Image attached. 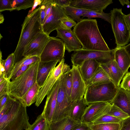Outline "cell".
I'll list each match as a JSON object with an SVG mask.
<instances>
[{
	"label": "cell",
	"mask_w": 130,
	"mask_h": 130,
	"mask_svg": "<svg viewBox=\"0 0 130 130\" xmlns=\"http://www.w3.org/2000/svg\"><path fill=\"white\" fill-rule=\"evenodd\" d=\"M72 31L83 49L100 51L110 50L99 31L96 19H83L77 23Z\"/></svg>",
	"instance_id": "obj_1"
},
{
	"label": "cell",
	"mask_w": 130,
	"mask_h": 130,
	"mask_svg": "<svg viewBox=\"0 0 130 130\" xmlns=\"http://www.w3.org/2000/svg\"><path fill=\"white\" fill-rule=\"evenodd\" d=\"M22 26L19 39L13 53L15 63L25 58L23 54L26 48L39 33L43 31L40 7L27 15Z\"/></svg>",
	"instance_id": "obj_2"
},
{
	"label": "cell",
	"mask_w": 130,
	"mask_h": 130,
	"mask_svg": "<svg viewBox=\"0 0 130 130\" xmlns=\"http://www.w3.org/2000/svg\"><path fill=\"white\" fill-rule=\"evenodd\" d=\"M30 125L26 107L17 100L0 118V130H26Z\"/></svg>",
	"instance_id": "obj_3"
},
{
	"label": "cell",
	"mask_w": 130,
	"mask_h": 130,
	"mask_svg": "<svg viewBox=\"0 0 130 130\" xmlns=\"http://www.w3.org/2000/svg\"><path fill=\"white\" fill-rule=\"evenodd\" d=\"M40 61L30 65L24 73L15 79L9 81L7 93L10 96L20 101L28 90L36 82Z\"/></svg>",
	"instance_id": "obj_4"
},
{
	"label": "cell",
	"mask_w": 130,
	"mask_h": 130,
	"mask_svg": "<svg viewBox=\"0 0 130 130\" xmlns=\"http://www.w3.org/2000/svg\"><path fill=\"white\" fill-rule=\"evenodd\" d=\"M118 87L112 81L87 87L84 99L87 105L94 103H111L116 95Z\"/></svg>",
	"instance_id": "obj_5"
},
{
	"label": "cell",
	"mask_w": 130,
	"mask_h": 130,
	"mask_svg": "<svg viewBox=\"0 0 130 130\" xmlns=\"http://www.w3.org/2000/svg\"><path fill=\"white\" fill-rule=\"evenodd\" d=\"M111 24L115 39L117 47H123L130 41V29L126 23L122 8L111 10Z\"/></svg>",
	"instance_id": "obj_6"
},
{
	"label": "cell",
	"mask_w": 130,
	"mask_h": 130,
	"mask_svg": "<svg viewBox=\"0 0 130 130\" xmlns=\"http://www.w3.org/2000/svg\"><path fill=\"white\" fill-rule=\"evenodd\" d=\"M117 49L106 51L88 50L82 48L74 51L72 54L71 60L72 65L79 66L84 61L94 59L100 64L107 63L114 59L115 52Z\"/></svg>",
	"instance_id": "obj_7"
},
{
	"label": "cell",
	"mask_w": 130,
	"mask_h": 130,
	"mask_svg": "<svg viewBox=\"0 0 130 130\" xmlns=\"http://www.w3.org/2000/svg\"><path fill=\"white\" fill-rule=\"evenodd\" d=\"M76 101L70 102L66 98L64 91L63 74L60 77L56 105L51 122L57 121L69 117Z\"/></svg>",
	"instance_id": "obj_8"
},
{
	"label": "cell",
	"mask_w": 130,
	"mask_h": 130,
	"mask_svg": "<svg viewBox=\"0 0 130 130\" xmlns=\"http://www.w3.org/2000/svg\"><path fill=\"white\" fill-rule=\"evenodd\" d=\"M65 50V45L61 39L50 37L40 57V61L59 62L64 58Z\"/></svg>",
	"instance_id": "obj_9"
},
{
	"label": "cell",
	"mask_w": 130,
	"mask_h": 130,
	"mask_svg": "<svg viewBox=\"0 0 130 130\" xmlns=\"http://www.w3.org/2000/svg\"><path fill=\"white\" fill-rule=\"evenodd\" d=\"M64 61L63 58L53 69L47 80L41 88L35 102V105L37 106L38 107L40 105L61 76L71 69L69 65L64 63Z\"/></svg>",
	"instance_id": "obj_10"
},
{
	"label": "cell",
	"mask_w": 130,
	"mask_h": 130,
	"mask_svg": "<svg viewBox=\"0 0 130 130\" xmlns=\"http://www.w3.org/2000/svg\"><path fill=\"white\" fill-rule=\"evenodd\" d=\"M67 16L63 7L55 4L53 0L51 12L42 25L43 31L49 36L52 31L60 27L61 19Z\"/></svg>",
	"instance_id": "obj_11"
},
{
	"label": "cell",
	"mask_w": 130,
	"mask_h": 130,
	"mask_svg": "<svg viewBox=\"0 0 130 130\" xmlns=\"http://www.w3.org/2000/svg\"><path fill=\"white\" fill-rule=\"evenodd\" d=\"M111 105L109 102H95L89 104L86 108L82 122L91 125L94 121L107 113Z\"/></svg>",
	"instance_id": "obj_12"
},
{
	"label": "cell",
	"mask_w": 130,
	"mask_h": 130,
	"mask_svg": "<svg viewBox=\"0 0 130 130\" xmlns=\"http://www.w3.org/2000/svg\"><path fill=\"white\" fill-rule=\"evenodd\" d=\"M72 84L71 95L72 101H76L83 98L86 89V84L79 71L78 66L72 65Z\"/></svg>",
	"instance_id": "obj_13"
},
{
	"label": "cell",
	"mask_w": 130,
	"mask_h": 130,
	"mask_svg": "<svg viewBox=\"0 0 130 130\" xmlns=\"http://www.w3.org/2000/svg\"><path fill=\"white\" fill-rule=\"evenodd\" d=\"M50 37L43 31L39 33L26 48L23 54L24 57H40Z\"/></svg>",
	"instance_id": "obj_14"
},
{
	"label": "cell",
	"mask_w": 130,
	"mask_h": 130,
	"mask_svg": "<svg viewBox=\"0 0 130 130\" xmlns=\"http://www.w3.org/2000/svg\"><path fill=\"white\" fill-rule=\"evenodd\" d=\"M56 38L61 39L65 45L66 50L70 53L82 48V46L71 29L60 27L57 30Z\"/></svg>",
	"instance_id": "obj_15"
},
{
	"label": "cell",
	"mask_w": 130,
	"mask_h": 130,
	"mask_svg": "<svg viewBox=\"0 0 130 130\" xmlns=\"http://www.w3.org/2000/svg\"><path fill=\"white\" fill-rule=\"evenodd\" d=\"M60 83V78L47 95L43 110L41 114L50 123L52 120L55 108Z\"/></svg>",
	"instance_id": "obj_16"
},
{
	"label": "cell",
	"mask_w": 130,
	"mask_h": 130,
	"mask_svg": "<svg viewBox=\"0 0 130 130\" xmlns=\"http://www.w3.org/2000/svg\"><path fill=\"white\" fill-rule=\"evenodd\" d=\"M112 0H71L70 6L98 12L103 11Z\"/></svg>",
	"instance_id": "obj_17"
},
{
	"label": "cell",
	"mask_w": 130,
	"mask_h": 130,
	"mask_svg": "<svg viewBox=\"0 0 130 130\" xmlns=\"http://www.w3.org/2000/svg\"><path fill=\"white\" fill-rule=\"evenodd\" d=\"M100 66L107 74L111 80L118 87L124 75L122 70L114 60Z\"/></svg>",
	"instance_id": "obj_18"
},
{
	"label": "cell",
	"mask_w": 130,
	"mask_h": 130,
	"mask_svg": "<svg viewBox=\"0 0 130 130\" xmlns=\"http://www.w3.org/2000/svg\"><path fill=\"white\" fill-rule=\"evenodd\" d=\"M110 103L120 108L130 117V92L118 87L116 94Z\"/></svg>",
	"instance_id": "obj_19"
},
{
	"label": "cell",
	"mask_w": 130,
	"mask_h": 130,
	"mask_svg": "<svg viewBox=\"0 0 130 130\" xmlns=\"http://www.w3.org/2000/svg\"><path fill=\"white\" fill-rule=\"evenodd\" d=\"M58 62V61L48 62L40 61H39L37 71L36 82L41 88Z\"/></svg>",
	"instance_id": "obj_20"
},
{
	"label": "cell",
	"mask_w": 130,
	"mask_h": 130,
	"mask_svg": "<svg viewBox=\"0 0 130 130\" xmlns=\"http://www.w3.org/2000/svg\"><path fill=\"white\" fill-rule=\"evenodd\" d=\"M100 64L96 60L89 59L84 61L79 66L80 73L86 84L95 74Z\"/></svg>",
	"instance_id": "obj_21"
},
{
	"label": "cell",
	"mask_w": 130,
	"mask_h": 130,
	"mask_svg": "<svg viewBox=\"0 0 130 130\" xmlns=\"http://www.w3.org/2000/svg\"><path fill=\"white\" fill-rule=\"evenodd\" d=\"M82 123L69 117L57 121L51 122L50 123L49 130H74Z\"/></svg>",
	"instance_id": "obj_22"
},
{
	"label": "cell",
	"mask_w": 130,
	"mask_h": 130,
	"mask_svg": "<svg viewBox=\"0 0 130 130\" xmlns=\"http://www.w3.org/2000/svg\"><path fill=\"white\" fill-rule=\"evenodd\" d=\"M114 60L125 75L130 67V58L124 46L117 48L115 53Z\"/></svg>",
	"instance_id": "obj_23"
},
{
	"label": "cell",
	"mask_w": 130,
	"mask_h": 130,
	"mask_svg": "<svg viewBox=\"0 0 130 130\" xmlns=\"http://www.w3.org/2000/svg\"><path fill=\"white\" fill-rule=\"evenodd\" d=\"M87 105L84 98L76 101L69 117L75 121L82 122V118Z\"/></svg>",
	"instance_id": "obj_24"
},
{
	"label": "cell",
	"mask_w": 130,
	"mask_h": 130,
	"mask_svg": "<svg viewBox=\"0 0 130 130\" xmlns=\"http://www.w3.org/2000/svg\"><path fill=\"white\" fill-rule=\"evenodd\" d=\"M41 88L36 82L28 90L20 102L26 107L30 106L36 102Z\"/></svg>",
	"instance_id": "obj_25"
},
{
	"label": "cell",
	"mask_w": 130,
	"mask_h": 130,
	"mask_svg": "<svg viewBox=\"0 0 130 130\" xmlns=\"http://www.w3.org/2000/svg\"><path fill=\"white\" fill-rule=\"evenodd\" d=\"M111 81L100 65L95 74L86 84V85L87 87L90 86L105 83Z\"/></svg>",
	"instance_id": "obj_26"
},
{
	"label": "cell",
	"mask_w": 130,
	"mask_h": 130,
	"mask_svg": "<svg viewBox=\"0 0 130 130\" xmlns=\"http://www.w3.org/2000/svg\"><path fill=\"white\" fill-rule=\"evenodd\" d=\"M68 16L77 23L83 19L81 18L88 10L87 9L70 5L63 7Z\"/></svg>",
	"instance_id": "obj_27"
},
{
	"label": "cell",
	"mask_w": 130,
	"mask_h": 130,
	"mask_svg": "<svg viewBox=\"0 0 130 130\" xmlns=\"http://www.w3.org/2000/svg\"><path fill=\"white\" fill-rule=\"evenodd\" d=\"M40 61V57L37 56L25 57L15 63L10 75L8 78L10 80L11 78L15 74L18 70L22 67L30 65L36 62Z\"/></svg>",
	"instance_id": "obj_28"
},
{
	"label": "cell",
	"mask_w": 130,
	"mask_h": 130,
	"mask_svg": "<svg viewBox=\"0 0 130 130\" xmlns=\"http://www.w3.org/2000/svg\"><path fill=\"white\" fill-rule=\"evenodd\" d=\"M50 123L42 114L39 115L30 127L26 130H49Z\"/></svg>",
	"instance_id": "obj_29"
},
{
	"label": "cell",
	"mask_w": 130,
	"mask_h": 130,
	"mask_svg": "<svg viewBox=\"0 0 130 130\" xmlns=\"http://www.w3.org/2000/svg\"><path fill=\"white\" fill-rule=\"evenodd\" d=\"M64 91L66 98L70 102H72L71 95L72 84V73L71 69L63 74Z\"/></svg>",
	"instance_id": "obj_30"
},
{
	"label": "cell",
	"mask_w": 130,
	"mask_h": 130,
	"mask_svg": "<svg viewBox=\"0 0 130 130\" xmlns=\"http://www.w3.org/2000/svg\"><path fill=\"white\" fill-rule=\"evenodd\" d=\"M83 18L87 17L88 19L99 18L102 19L111 24V13H106L103 11L98 12L88 10L83 16Z\"/></svg>",
	"instance_id": "obj_31"
},
{
	"label": "cell",
	"mask_w": 130,
	"mask_h": 130,
	"mask_svg": "<svg viewBox=\"0 0 130 130\" xmlns=\"http://www.w3.org/2000/svg\"><path fill=\"white\" fill-rule=\"evenodd\" d=\"M34 0H15L12 1V4L14 10H25L33 6Z\"/></svg>",
	"instance_id": "obj_32"
},
{
	"label": "cell",
	"mask_w": 130,
	"mask_h": 130,
	"mask_svg": "<svg viewBox=\"0 0 130 130\" xmlns=\"http://www.w3.org/2000/svg\"><path fill=\"white\" fill-rule=\"evenodd\" d=\"M111 103L110 110L107 114L122 120L129 117L128 114L121 109L113 104Z\"/></svg>",
	"instance_id": "obj_33"
},
{
	"label": "cell",
	"mask_w": 130,
	"mask_h": 130,
	"mask_svg": "<svg viewBox=\"0 0 130 130\" xmlns=\"http://www.w3.org/2000/svg\"><path fill=\"white\" fill-rule=\"evenodd\" d=\"M5 70V77L8 79L10 76L15 64L13 53L10 54L5 60H4Z\"/></svg>",
	"instance_id": "obj_34"
},
{
	"label": "cell",
	"mask_w": 130,
	"mask_h": 130,
	"mask_svg": "<svg viewBox=\"0 0 130 130\" xmlns=\"http://www.w3.org/2000/svg\"><path fill=\"white\" fill-rule=\"evenodd\" d=\"M90 127L92 130H119V123H104L92 124Z\"/></svg>",
	"instance_id": "obj_35"
},
{
	"label": "cell",
	"mask_w": 130,
	"mask_h": 130,
	"mask_svg": "<svg viewBox=\"0 0 130 130\" xmlns=\"http://www.w3.org/2000/svg\"><path fill=\"white\" fill-rule=\"evenodd\" d=\"M122 120L121 119L106 113L102 116L94 121L92 124L104 123H119Z\"/></svg>",
	"instance_id": "obj_36"
},
{
	"label": "cell",
	"mask_w": 130,
	"mask_h": 130,
	"mask_svg": "<svg viewBox=\"0 0 130 130\" xmlns=\"http://www.w3.org/2000/svg\"><path fill=\"white\" fill-rule=\"evenodd\" d=\"M60 27L69 29H71L72 27L75 26L77 23L68 16L64 17L61 20Z\"/></svg>",
	"instance_id": "obj_37"
},
{
	"label": "cell",
	"mask_w": 130,
	"mask_h": 130,
	"mask_svg": "<svg viewBox=\"0 0 130 130\" xmlns=\"http://www.w3.org/2000/svg\"><path fill=\"white\" fill-rule=\"evenodd\" d=\"M12 0H0V12H1L5 10L11 11L14 10L12 6Z\"/></svg>",
	"instance_id": "obj_38"
},
{
	"label": "cell",
	"mask_w": 130,
	"mask_h": 130,
	"mask_svg": "<svg viewBox=\"0 0 130 130\" xmlns=\"http://www.w3.org/2000/svg\"><path fill=\"white\" fill-rule=\"evenodd\" d=\"M120 87L130 92V72H127L123 77Z\"/></svg>",
	"instance_id": "obj_39"
},
{
	"label": "cell",
	"mask_w": 130,
	"mask_h": 130,
	"mask_svg": "<svg viewBox=\"0 0 130 130\" xmlns=\"http://www.w3.org/2000/svg\"><path fill=\"white\" fill-rule=\"evenodd\" d=\"M16 100L11 96L2 108L0 109V118L8 111Z\"/></svg>",
	"instance_id": "obj_40"
},
{
	"label": "cell",
	"mask_w": 130,
	"mask_h": 130,
	"mask_svg": "<svg viewBox=\"0 0 130 130\" xmlns=\"http://www.w3.org/2000/svg\"><path fill=\"white\" fill-rule=\"evenodd\" d=\"M48 0H42L40 7V17L42 25L43 24L45 17L46 5Z\"/></svg>",
	"instance_id": "obj_41"
},
{
	"label": "cell",
	"mask_w": 130,
	"mask_h": 130,
	"mask_svg": "<svg viewBox=\"0 0 130 130\" xmlns=\"http://www.w3.org/2000/svg\"><path fill=\"white\" fill-rule=\"evenodd\" d=\"M119 123V130H130V117L122 120Z\"/></svg>",
	"instance_id": "obj_42"
},
{
	"label": "cell",
	"mask_w": 130,
	"mask_h": 130,
	"mask_svg": "<svg viewBox=\"0 0 130 130\" xmlns=\"http://www.w3.org/2000/svg\"><path fill=\"white\" fill-rule=\"evenodd\" d=\"M30 65L24 66L20 68L11 78L10 80H14L23 74L28 69Z\"/></svg>",
	"instance_id": "obj_43"
},
{
	"label": "cell",
	"mask_w": 130,
	"mask_h": 130,
	"mask_svg": "<svg viewBox=\"0 0 130 130\" xmlns=\"http://www.w3.org/2000/svg\"><path fill=\"white\" fill-rule=\"evenodd\" d=\"M9 80L7 79L0 84V95L7 93V88L8 83Z\"/></svg>",
	"instance_id": "obj_44"
},
{
	"label": "cell",
	"mask_w": 130,
	"mask_h": 130,
	"mask_svg": "<svg viewBox=\"0 0 130 130\" xmlns=\"http://www.w3.org/2000/svg\"><path fill=\"white\" fill-rule=\"evenodd\" d=\"M10 97L11 96L7 93L0 95V109L2 108Z\"/></svg>",
	"instance_id": "obj_45"
},
{
	"label": "cell",
	"mask_w": 130,
	"mask_h": 130,
	"mask_svg": "<svg viewBox=\"0 0 130 130\" xmlns=\"http://www.w3.org/2000/svg\"><path fill=\"white\" fill-rule=\"evenodd\" d=\"M54 3L62 7L70 6L71 0H54Z\"/></svg>",
	"instance_id": "obj_46"
},
{
	"label": "cell",
	"mask_w": 130,
	"mask_h": 130,
	"mask_svg": "<svg viewBox=\"0 0 130 130\" xmlns=\"http://www.w3.org/2000/svg\"><path fill=\"white\" fill-rule=\"evenodd\" d=\"M90 125L88 124L82 123L81 125L74 130H92L91 127Z\"/></svg>",
	"instance_id": "obj_47"
},
{
	"label": "cell",
	"mask_w": 130,
	"mask_h": 130,
	"mask_svg": "<svg viewBox=\"0 0 130 130\" xmlns=\"http://www.w3.org/2000/svg\"><path fill=\"white\" fill-rule=\"evenodd\" d=\"M42 2V0H35L32 7L28 12L27 15H29L31 14L33 11L35 10V8L38 5L40 6Z\"/></svg>",
	"instance_id": "obj_48"
},
{
	"label": "cell",
	"mask_w": 130,
	"mask_h": 130,
	"mask_svg": "<svg viewBox=\"0 0 130 130\" xmlns=\"http://www.w3.org/2000/svg\"><path fill=\"white\" fill-rule=\"evenodd\" d=\"M2 52L1 51L0 57V75L5 73V70L4 66V60L2 59Z\"/></svg>",
	"instance_id": "obj_49"
},
{
	"label": "cell",
	"mask_w": 130,
	"mask_h": 130,
	"mask_svg": "<svg viewBox=\"0 0 130 130\" xmlns=\"http://www.w3.org/2000/svg\"><path fill=\"white\" fill-rule=\"evenodd\" d=\"M125 18L127 25L130 29V13L126 15H125Z\"/></svg>",
	"instance_id": "obj_50"
},
{
	"label": "cell",
	"mask_w": 130,
	"mask_h": 130,
	"mask_svg": "<svg viewBox=\"0 0 130 130\" xmlns=\"http://www.w3.org/2000/svg\"><path fill=\"white\" fill-rule=\"evenodd\" d=\"M119 1L120 2L121 4L123 6L125 5H126L130 7V2L128 0H119Z\"/></svg>",
	"instance_id": "obj_51"
},
{
	"label": "cell",
	"mask_w": 130,
	"mask_h": 130,
	"mask_svg": "<svg viewBox=\"0 0 130 130\" xmlns=\"http://www.w3.org/2000/svg\"><path fill=\"white\" fill-rule=\"evenodd\" d=\"M125 49L130 58V43L124 46Z\"/></svg>",
	"instance_id": "obj_52"
},
{
	"label": "cell",
	"mask_w": 130,
	"mask_h": 130,
	"mask_svg": "<svg viewBox=\"0 0 130 130\" xmlns=\"http://www.w3.org/2000/svg\"><path fill=\"white\" fill-rule=\"evenodd\" d=\"M7 79L5 77V73H3L0 75V84L4 82Z\"/></svg>",
	"instance_id": "obj_53"
},
{
	"label": "cell",
	"mask_w": 130,
	"mask_h": 130,
	"mask_svg": "<svg viewBox=\"0 0 130 130\" xmlns=\"http://www.w3.org/2000/svg\"><path fill=\"white\" fill-rule=\"evenodd\" d=\"M4 18L3 15L1 14H0V23L1 24L3 23L4 21Z\"/></svg>",
	"instance_id": "obj_54"
}]
</instances>
